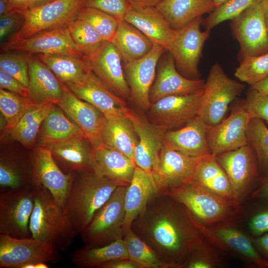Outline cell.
<instances>
[{
    "label": "cell",
    "mask_w": 268,
    "mask_h": 268,
    "mask_svg": "<svg viewBox=\"0 0 268 268\" xmlns=\"http://www.w3.org/2000/svg\"><path fill=\"white\" fill-rule=\"evenodd\" d=\"M204 83L201 79H191L180 73L172 56L168 52L160 63L155 81L150 88V103L152 104L169 96L195 92L202 89Z\"/></svg>",
    "instance_id": "603a6c76"
},
{
    "label": "cell",
    "mask_w": 268,
    "mask_h": 268,
    "mask_svg": "<svg viewBox=\"0 0 268 268\" xmlns=\"http://www.w3.org/2000/svg\"><path fill=\"white\" fill-rule=\"evenodd\" d=\"M29 0H8L10 11H24L28 9Z\"/></svg>",
    "instance_id": "91938a15"
},
{
    "label": "cell",
    "mask_w": 268,
    "mask_h": 268,
    "mask_svg": "<svg viewBox=\"0 0 268 268\" xmlns=\"http://www.w3.org/2000/svg\"><path fill=\"white\" fill-rule=\"evenodd\" d=\"M131 227L167 268H184L192 249L202 237L187 208L171 196L159 191Z\"/></svg>",
    "instance_id": "6da1fadb"
},
{
    "label": "cell",
    "mask_w": 268,
    "mask_h": 268,
    "mask_svg": "<svg viewBox=\"0 0 268 268\" xmlns=\"http://www.w3.org/2000/svg\"><path fill=\"white\" fill-rule=\"evenodd\" d=\"M142 112L128 106L123 110L124 114L132 122L138 138L134 163L136 166L151 173L158 160L166 131L151 122Z\"/></svg>",
    "instance_id": "ac0fdd59"
},
{
    "label": "cell",
    "mask_w": 268,
    "mask_h": 268,
    "mask_svg": "<svg viewBox=\"0 0 268 268\" xmlns=\"http://www.w3.org/2000/svg\"><path fill=\"white\" fill-rule=\"evenodd\" d=\"M32 165L33 186L42 185L52 194L64 210L75 172L65 173L55 160L51 151L37 145L30 154Z\"/></svg>",
    "instance_id": "4fadbf2b"
},
{
    "label": "cell",
    "mask_w": 268,
    "mask_h": 268,
    "mask_svg": "<svg viewBox=\"0 0 268 268\" xmlns=\"http://www.w3.org/2000/svg\"><path fill=\"white\" fill-rule=\"evenodd\" d=\"M204 87L195 92L162 98L151 104L147 117L166 131L179 129L198 116Z\"/></svg>",
    "instance_id": "7c38bea8"
},
{
    "label": "cell",
    "mask_w": 268,
    "mask_h": 268,
    "mask_svg": "<svg viewBox=\"0 0 268 268\" xmlns=\"http://www.w3.org/2000/svg\"><path fill=\"white\" fill-rule=\"evenodd\" d=\"M223 253L202 236L192 249L184 268H216L224 263Z\"/></svg>",
    "instance_id": "ee69618b"
},
{
    "label": "cell",
    "mask_w": 268,
    "mask_h": 268,
    "mask_svg": "<svg viewBox=\"0 0 268 268\" xmlns=\"http://www.w3.org/2000/svg\"><path fill=\"white\" fill-rule=\"evenodd\" d=\"M35 55L66 86L82 80L90 71L82 56L61 54Z\"/></svg>",
    "instance_id": "8d00e7d4"
},
{
    "label": "cell",
    "mask_w": 268,
    "mask_h": 268,
    "mask_svg": "<svg viewBox=\"0 0 268 268\" xmlns=\"http://www.w3.org/2000/svg\"><path fill=\"white\" fill-rule=\"evenodd\" d=\"M263 0H228L222 3L210 13L202 24L206 30L213 28L224 21L232 20L247 9L261 2Z\"/></svg>",
    "instance_id": "bcb514c9"
},
{
    "label": "cell",
    "mask_w": 268,
    "mask_h": 268,
    "mask_svg": "<svg viewBox=\"0 0 268 268\" xmlns=\"http://www.w3.org/2000/svg\"><path fill=\"white\" fill-rule=\"evenodd\" d=\"M34 203V187L1 192L0 234L16 238L32 237L29 226Z\"/></svg>",
    "instance_id": "8fae6325"
},
{
    "label": "cell",
    "mask_w": 268,
    "mask_h": 268,
    "mask_svg": "<svg viewBox=\"0 0 268 268\" xmlns=\"http://www.w3.org/2000/svg\"><path fill=\"white\" fill-rule=\"evenodd\" d=\"M202 157L189 156L163 145L151 172L158 191L167 194L192 181Z\"/></svg>",
    "instance_id": "9a60e30c"
},
{
    "label": "cell",
    "mask_w": 268,
    "mask_h": 268,
    "mask_svg": "<svg viewBox=\"0 0 268 268\" xmlns=\"http://www.w3.org/2000/svg\"><path fill=\"white\" fill-rule=\"evenodd\" d=\"M10 12L8 0H0V16Z\"/></svg>",
    "instance_id": "be15d7a7"
},
{
    "label": "cell",
    "mask_w": 268,
    "mask_h": 268,
    "mask_svg": "<svg viewBox=\"0 0 268 268\" xmlns=\"http://www.w3.org/2000/svg\"><path fill=\"white\" fill-rule=\"evenodd\" d=\"M234 75L240 81L253 86L268 76V52L243 59Z\"/></svg>",
    "instance_id": "7dc6e473"
},
{
    "label": "cell",
    "mask_w": 268,
    "mask_h": 268,
    "mask_svg": "<svg viewBox=\"0 0 268 268\" xmlns=\"http://www.w3.org/2000/svg\"><path fill=\"white\" fill-rule=\"evenodd\" d=\"M213 2L214 3L215 5H216V7L219 6V5L221 4L222 3L225 2L228 0H212Z\"/></svg>",
    "instance_id": "03108f58"
},
{
    "label": "cell",
    "mask_w": 268,
    "mask_h": 268,
    "mask_svg": "<svg viewBox=\"0 0 268 268\" xmlns=\"http://www.w3.org/2000/svg\"><path fill=\"white\" fill-rule=\"evenodd\" d=\"M163 0H128L131 7L135 9L155 7Z\"/></svg>",
    "instance_id": "680465c9"
},
{
    "label": "cell",
    "mask_w": 268,
    "mask_h": 268,
    "mask_svg": "<svg viewBox=\"0 0 268 268\" xmlns=\"http://www.w3.org/2000/svg\"><path fill=\"white\" fill-rule=\"evenodd\" d=\"M56 104L53 103L33 104L13 128L5 130V135L20 142L25 148L32 147L36 143L42 122Z\"/></svg>",
    "instance_id": "74e56055"
},
{
    "label": "cell",
    "mask_w": 268,
    "mask_h": 268,
    "mask_svg": "<svg viewBox=\"0 0 268 268\" xmlns=\"http://www.w3.org/2000/svg\"><path fill=\"white\" fill-rule=\"evenodd\" d=\"M207 127L198 116L179 129L166 131L163 144L191 157H201L210 154L206 140Z\"/></svg>",
    "instance_id": "4316f807"
},
{
    "label": "cell",
    "mask_w": 268,
    "mask_h": 268,
    "mask_svg": "<svg viewBox=\"0 0 268 268\" xmlns=\"http://www.w3.org/2000/svg\"><path fill=\"white\" fill-rule=\"evenodd\" d=\"M246 136L256 153L262 178L268 173V128L262 120L251 118Z\"/></svg>",
    "instance_id": "b9f144b4"
},
{
    "label": "cell",
    "mask_w": 268,
    "mask_h": 268,
    "mask_svg": "<svg viewBox=\"0 0 268 268\" xmlns=\"http://www.w3.org/2000/svg\"><path fill=\"white\" fill-rule=\"evenodd\" d=\"M33 186L35 203L29 226L32 237L58 251H67L78 232L49 191L42 185Z\"/></svg>",
    "instance_id": "3957f363"
},
{
    "label": "cell",
    "mask_w": 268,
    "mask_h": 268,
    "mask_svg": "<svg viewBox=\"0 0 268 268\" xmlns=\"http://www.w3.org/2000/svg\"><path fill=\"white\" fill-rule=\"evenodd\" d=\"M119 186L95 172L75 173L64 211L78 234Z\"/></svg>",
    "instance_id": "7a4b0ae2"
},
{
    "label": "cell",
    "mask_w": 268,
    "mask_h": 268,
    "mask_svg": "<svg viewBox=\"0 0 268 268\" xmlns=\"http://www.w3.org/2000/svg\"><path fill=\"white\" fill-rule=\"evenodd\" d=\"M83 7V0H57L38 8L22 11L24 20L22 26L1 45V50L41 31L67 26L76 18Z\"/></svg>",
    "instance_id": "52a82bcc"
},
{
    "label": "cell",
    "mask_w": 268,
    "mask_h": 268,
    "mask_svg": "<svg viewBox=\"0 0 268 268\" xmlns=\"http://www.w3.org/2000/svg\"><path fill=\"white\" fill-rule=\"evenodd\" d=\"M101 137L103 145L120 151L134 161L138 138L132 122L125 115L107 119Z\"/></svg>",
    "instance_id": "4dcf8cb0"
},
{
    "label": "cell",
    "mask_w": 268,
    "mask_h": 268,
    "mask_svg": "<svg viewBox=\"0 0 268 268\" xmlns=\"http://www.w3.org/2000/svg\"><path fill=\"white\" fill-rule=\"evenodd\" d=\"M27 58L29 64L28 99L36 104L48 103L57 104L63 94V83L36 55L27 54Z\"/></svg>",
    "instance_id": "484cf974"
},
{
    "label": "cell",
    "mask_w": 268,
    "mask_h": 268,
    "mask_svg": "<svg viewBox=\"0 0 268 268\" xmlns=\"http://www.w3.org/2000/svg\"><path fill=\"white\" fill-rule=\"evenodd\" d=\"M123 239L129 259L138 264L140 268H167L156 252L131 227L124 230Z\"/></svg>",
    "instance_id": "60d3db41"
},
{
    "label": "cell",
    "mask_w": 268,
    "mask_h": 268,
    "mask_svg": "<svg viewBox=\"0 0 268 268\" xmlns=\"http://www.w3.org/2000/svg\"><path fill=\"white\" fill-rule=\"evenodd\" d=\"M24 20L22 12L11 11L0 16V40L3 44L20 28Z\"/></svg>",
    "instance_id": "f5cc1de1"
},
{
    "label": "cell",
    "mask_w": 268,
    "mask_h": 268,
    "mask_svg": "<svg viewBox=\"0 0 268 268\" xmlns=\"http://www.w3.org/2000/svg\"><path fill=\"white\" fill-rule=\"evenodd\" d=\"M100 173L120 185L128 186L136 165L134 160L122 152L104 145L94 150Z\"/></svg>",
    "instance_id": "e575fe53"
},
{
    "label": "cell",
    "mask_w": 268,
    "mask_h": 268,
    "mask_svg": "<svg viewBox=\"0 0 268 268\" xmlns=\"http://www.w3.org/2000/svg\"><path fill=\"white\" fill-rule=\"evenodd\" d=\"M263 200L264 203L252 213L248 221V229L253 238L268 232V200Z\"/></svg>",
    "instance_id": "816d5d0a"
},
{
    "label": "cell",
    "mask_w": 268,
    "mask_h": 268,
    "mask_svg": "<svg viewBox=\"0 0 268 268\" xmlns=\"http://www.w3.org/2000/svg\"><path fill=\"white\" fill-rule=\"evenodd\" d=\"M67 86L77 97L97 108L107 119L124 114L127 106L126 100L113 93L91 70L82 80Z\"/></svg>",
    "instance_id": "d4e9b609"
},
{
    "label": "cell",
    "mask_w": 268,
    "mask_h": 268,
    "mask_svg": "<svg viewBox=\"0 0 268 268\" xmlns=\"http://www.w3.org/2000/svg\"><path fill=\"white\" fill-rule=\"evenodd\" d=\"M245 85L230 78L217 63L213 65L204 83L199 111L207 126H213L225 119L230 104L241 94Z\"/></svg>",
    "instance_id": "8992f818"
},
{
    "label": "cell",
    "mask_w": 268,
    "mask_h": 268,
    "mask_svg": "<svg viewBox=\"0 0 268 268\" xmlns=\"http://www.w3.org/2000/svg\"><path fill=\"white\" fill-rule=\"evenodd\" d=\"M0 87L28 98V89L16 78L0 69Z\"/></svg>",
    "instance_id": "db71d44e"
},
{
    "label": "cell",
    "mask_w": 268,
    "mask_h": 268,
    "mask_svg": "<svg viewBox=\"0 0 268 268\" xmlns=\"http://www.w3.org/2000/svg\"><path fill=\"white\" fill-rule=\"evenodd\" d=\"M127 186H119L80 233L84 245L98 247L123 238Z\"/></svg>",
    "instance_id": "5b68a950"
},
{
    "label": "cell",
    "mask_w": 268,
    "mask_h": 268,
    "mask_svg": "<svg viewBox=\"0 0 268 268\" xmlns=\"http://www.w3.org/2000/svg\"><path fill=\"white\" fill-rule=\"evenodd\" d=\"M251 87L267 95H268V76L257 83Z\"/></svg>",
    "instance_id": "94428289"
},
{
    "label": "cell",
    "mask_w": 268,
    "mask_h": 268,
    "mask_svg": "<svg viewBox=\"0 0 268 268\" xmlns=\"http://www.w3.org/2000/svg\"><path fill=\"white\" fill-rule=\"evenodd\" d=\"M262 5L264 22L268 32V0H263Z\"/></svg>",
    "instance_id": "e7e4bbea"
},
{
    "label": "cell",
    "mask_w": 268,
    "mask_h": 268,
    "mask_svg": "<svg viewBox=\"0 0 268 268\" xmlns=\"http://www.w3.org/2000/svg\"><path fill=\"white\" fill-rule=\"evenodd\" d=\"M171 27L178 30L216 7L212 0H163L155 6Z\"/></svg>",
    "instance_id": "1f68e13d"
},
{
    "label": "cell",
    "mask_w": 268,
    "mask_h": 268,
    "mask_svg": "<svg viewBox=\"0 0 268 268\" xmlns=\"http://www.w3.org/2000/svg\"><path fill=\"white\" fill-rule=\"evenodd\" d=\"M34 103L27 98L0 88V110L4 120V129L13 128Z\"/></svg>",
    "instance_id": "7bdbcfd3"
},
{
    "label": "cell",
    "mask_w": 268,
    "mask_h": 268,
    "mask_svg": "<svg viewBox=\"0 0 268 268\" xmlns=\"http://www.w3.org/2000/svg\"><path fill=\"white\" fill-rule=\"evenodd\" d=\"M33 187L32 165L28 156L19 152L5 151L0 157L1 192Z\"/></svg>",
    "instance_id": "f546056e"
},
{
    "label": "cell",
    "mask_w": 268,
    "mask_h": 268,
    "mask_svg": "<svg viewBox=\"0 0 268 268\" xmlns=\"http://www.w3.org/2000/svg\"><path fill=\"white\" fill-rule=\"evenodd\" d=\"M120 53L124 63L138 60L146 55L153 43L137 28L126 21H119L110 42Z\"/></svg>",
    "instance_id": "836d02e7"
},
{
    "label": "cell",
    "mask_w": 268,
    "mask_h": 268,
    "mask_svg": "<svg viewBox=\"0 0 268 268\" xmlns=\"http://www.w3.org/2000/svg\"><path fill=\"white\" fill-rule=\"evenodd\" d=\"M193 180L217 195L237 201L226 172L211 154L201 159Z\"/></svg>",
    "instance_id": "d6a6232c"
},
{
    "label": "cell",
    "mask_w": 268,
    "mask_h": 268,
    "mask_svg": "<svg viewBox=\"0 0 268 268\" xmlns=\"http://www.w3.org/2000/svg\"><path fill=\"white\" fill-rule=\"evenodd\" d=\"M2 51L25 52L34 55L61 54L82 56L73 43L67 26L41 31L29 38L20 40Z\"/></svg>",
    "instance_id": "cb8c5ba5"
},
{
    "label": "cell",
    "mask_w": 268,
    "mask_h": 268,
    "mask_svg": "<svg viewBox=\"0 0 268 268\" xmlns=\"http://www.w3.org/2000/svg\"><path fill=\"white\" fill-rule=\"evenodd\" d=\"M242 102L250 118H259L268 124V95L251 87Z\"/></svg>",
    "instance_id": "681fc988"
},
{
    "label": "cell",
    "mask_w": 268,
    "mask_h": 268,
    "mask_svg": "<svg viewBox=\"0 0 268 268\" xmlns=\"http://www.w3.org/2000/svg\"><path fill=\"white\" fill-rule=\"evenodd\" d=\"M215 157L230 180L236 200L241 203L251 194L261 179L253 147L248 143Z\"/></svg>",
    "instance_id": "30bf717a"
},
{
    "label": "cell",
    "mask_w": 268,
    "mask_h": 268,
    "mask_svg": "<svg viewBox=\"0 0 268 268\" xmlns=\"http://www.w3.org/2000/svg\"><path fill=\"white\" fill-rule=\"evenodd\" d=\"M57 0H29L28 9H34L53 2Z\"/></svg>",
    "instance_id": "6125c7cd"
},
{
    "label": "cell",
    "mask_w": 268,
    "mask_h": 268,
    "mask_svg": "<svg viewBox=\"0 0 268 268\" xmlns=\"http://www.w3.org/2000/svg\"><path fill=\"white\" fill-rule=\"evenodd\" d=\"M84 6L97 9L119 20L124 18L131 8L128 0H83Z\"/></svg>",
    "instance_id": "f907efd6"
},
{
    "label": "cell",
    "mask_w": 268,
    "mask_h": 268,
    "mask_svg": "<svg viewBox=\"0 0 268 268\" xmlns=\"http://www.w3.org/2000/svg\"><path fill=\"white\" fill-rule=\"evenodd\" d=\"M251 195L253 199L268 200V173L261 178L260 184Z\"/></svg>",
    "instance_id": "6f0895ef"
},
{
    "label": "cell",
    "mask_w": 268,
    "mask_h": 268,
    "mask_svg": "<svg viewBox=\"0 0 268 268\" xmlns=\"http://www.w3.org/2000/svg\"><path fill=\"white\" fill-rule=\"evenodd\" d=\"M252 239L257 251L268 264V232L259 237H252Z\"/></svg>",
    "instance_id": "11a10c76"
},
{
    "label": "cell",
    "mask_w": 268,
    "mask_h": 268,
    "mask_svg": "<svg viewBox=\"0 0 268 268\" xmlns=\"http://www.w3.org/2000/svg\"><path fill=\"white\" fill-rule=\"evenodd\" d=\"M166 50L154 43L144 57L124 63V70L131 91V101L142 111H147L151 104L149 95L155 78L157 63Z\"/></svg>",
    "instance_id": "e0dca14e"
},
{
    "label": "cell",
    "mask_w": 268,
    "mask_h": 268,
    "mask_svg": "<svg viewBox=\"0 0 268 268\" xmlns=\"http://www.w3.org/2000/svg\"><path fill=\"white\" fill-rule=\"evenodd\" d=\"M193 218L204 238L223 254H228L254 267L268 268V263L257 251L252 238L234 221L206 226Z\"/></svg>",
    "instance_id": "ba28073f"
},
{
    "label": "cell",
    "mask_w": 268,
    "mask_h": 268,
    "mask_svg": "<svg viewBox=\"0 0 268 268\" xmlns=\"http://www.w3.org/2000/svg\"><path fill=\"white\" fill-rule=\"evenodd\" d=\"M84 132L94 150L103 145L102 132L107 118L92 104L77 97L63 83V94L57 103Z\"/></svg>",
    "instance_id": "44dd1931"
},
{
    "label": "cell",
    "mask_w": 268,
    "mask_h": 268,
    "mask_svg": "<svg viewBox=\"0 0 268 268\" xmlns=\"http://www.w3.org/2000/svg\"><path fill=\"white\" fill-rule=\"evenodd\" d=\"M124 20L137 28L153 44H159L166 50L176 35V30L171 27L156 7L138 9L131 7Z\"/></svg>",
    "instance_id": "83f0119b"
},
{
    "label": "cell",
    "mask_w": 268,
    "mask_h": 268,
    "mask_svg": "<svg viewBox=\"0 0 268 268\" xmlns=\"http://www.w3.org/2000/svg\"><path fill=\"white\" fill-rule=\"evenodd\" d=\"M200 16L176 30L175 36L166 51L172 56L178 71L184 77L200 79L199 64L204 44L209 37L210 30L202 31L203 21Z\"/></svg>",
    "instance_id": "9c48e42d"
},
{
    "label": "cell",
    "mask_w": 268,
    "mask_h": 268,
    "mask_svg": "<svg viewBox=\"0 0 268 268\" xmlns=\"http://www.w3.org/2000/svg\"><path fill=\"white\" fill-rule=\"evenodd\" d=\"M70 257L72 263L80 268H100L103 264L113 260L129 259L123 238L102 247L84 245L73 251Z\"/></svg>",
    "instance_id": "f35d334b"
},
{
    "label": "cell",
    "mask_w": 268,
    "mask_h": 268,
    "mask_svg": "<svg viewBox=\"0 0 268 268\" xmlns=\"http://www.w3.org/2000/svg\"><path fill=\"white\" fill-rule=\"evenodd\" d=\"M231 21L232 33L240 45L241 61L268 52V32L264 19L262 1Z\"/></svg>",
    "instance_id": "2e32d148"
},
{
    "label": "cell",
    "mask_w": 268,
    "mask_h": 268,
    "mask_svg": "<svg viewBox=\"0 0 268 268\" xmlns=\"http://www.w3.org/2000/svg\"><path fill=\"white\" fill-rule=\"evenodd\" d=\"M76 18L90 24L108 42L112 41L120 21L102 11L86 6L80 10Z\"/></svg>",
    "instance_id": "f6af8a7d"
},
{
    "label": "cell",
    "mask_w": 268,
    "mask_h": 268,
    "mask_svg": "<svg viewBox=\"0 0 268 268\" xmlns=\"http://www.w3.org/2000/svg\"><path fill=\"white\" fill-rule=\"evenodd\" d=\"M41 146L51 151L55 160L65 173L91 172L101 175L93 147L85 134Z\"/></svg>",
    "instance_id": "ffe728a7"
},
{
    "label": "cell",
    "mask_w": 268,
    "mask_h": 268,
    "mask_svg": "<svg viewBox=\"0 0 268 268\" xmlns=\"http://www.w3.org/2000/svg\"><path fill=\"white\" fill-rule=\"evenodd\" d=\"M67 28L76 47L83 57L94 56L108 42L90 24L81 20L74 19Z\"/></svg>",
    "instance_id": "ab89813d"
},
{
    "label": "cell",
    "mask_w": 268,
    "mask_h": 268,
    "mask_svg": "<svg viewBox=\"0 0 268 268\" xmlns=\"http://www.w3.org/2000/svg\"><path fill=\"white\" fill-rule=\"evenodd\" d=\"M250 119L241 102L227 118L216 125L208 126L206 140L211 154L215 156L247 144L246 130Z\"/></svg>",
    "instance_id": "d6986e66"
},
{
    "label": "cell",
    "mask_w": 268,
    "mask_h": 268,
    "mask_svg": "<svg viewBox=\"0 0 268 268\" xmlns=\"http://www.w3.org/2000/svg\"><path fill=\"white\" fill-rule=\"evenodd\" d=\"M158 192L151 173L136 166L125 195L124 231L131 227L133 221L144 210Z\"/></svg>",
    "instance_id": "f1b7e54d"
},
{
    "label": "cell",
    "mask_w": 268,
    "mask_h": 268,
    "mask_svg": "<svg viewBox=\"0 0 268 268\" xmlns=\"http://www.w3.org/2000/svg\"><path fill=\"white\" fill-rule=\"evenodd\" d=\"M100 268H140V267L130 259H122L107 262Z\"/></svg>",
    "instance_id": "9f6ffc18"
},
{
    "label": "cell",
    "mask_w": 268,
    "mask_h": 268,
    "mask_svg": "<svg viewBox=\"0 0 268 268\" xmlns=\"http://www.w3.org/2000/svg\"><path fill=\"white\" fill-rule=\"evenodd\" d=\"M59 251L32 237L16 238L0 234V268H25L28 264L56 263L61 260Z\"/></svg>",
    "instance_id": "5bb4252c"
},
{
    "label": "cell",
    "mask_w": 268,
    "mask_h": 268,
    "mask_svg": "<svg viewBox=\"0 0 268 268\" xmlns=\"http://www.w3.org/2000/svg\"><path fill=\"white\" fill-rule=\"evenodd\" d=\"M0 69L18 80L25 86L29 85V64L27 54L14 51L2 52L0 55Z\"/></svg>",
    "instance_id": "c3c4849f"
},
{
    "label": "cell",
    "mask_w": 268,
    "mask_h": 268,
    "mask_svg": "<svg viewBox=\"0 0 268 268\" xmlns=\"http://www.w3.org/2000/svg\"><path fill=\"white\" fill-rule=\"evenodd\" d=\"M67 117L62 108L56 104L42 123L37 136V145H42L85 134Z\"/></svg>",
    "instance_id": "d590c367"
},
{
    "label": "cell",
    "mask_w": 268,
    "mask_h": 268,
    "mask_svg": "<svg viewBox=\"0 0 268 268\" xmlns=\"http://www.w3.org/2000/svg\"><path fill=\"white\" fill-rule=\"evenodd\" d=\"M83 59L90 69L115 94L125 100L131 99L122 57L110 42H106L94 56Z\"/></svg>",
    "instance_id": "7402d4cb"
},
{
    "label": "cell",
    "mask_w": 268,
    "mask_h": 268,
    "mask_svg": "<svg viewBox=\"0 0 268 268\" xmlns=\"http://www.w3.org/2000/svg\"><path fill=\"white\" fill-rule=\"evenodd\" d=\"M166 194L182 203L195 219L206 226L233 221L241 210L239 201L217 195L193 180Z\"/></svg>",
    "instance_id": "277c9868"
}]
</instances>
